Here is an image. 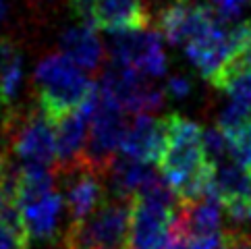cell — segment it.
I'll list each match as a JSON object with an SVG mask.
<instances>
[{"mask_svg":"<svg viewBox=\"0 0 251 249\" xmlns=\"http://www.w3.org/2000/svg\"><path fill=\"white\" fill-rule=\"evenodd\" d=\"M131 226V201L106 198L83 222H71L62 233L65 249H127Z\"/></svg>","mask_w":251,"mask_h":249,"instance_id":"cell-4","label":"cell"},{"mask_svg":"<svg viewBox=\"0 0 251 249\" xmlns=\"http://www.w3.org/2000/svg\"><path fill=\"white\" fill-rule=\"evenodd\" d=\"M166 146V121L156 119L151 114H143V117H135L125 133L121 154L139 160V162H160Z\"/></svg>","mask_w":251,"mask_h":249,"instance_id":"cell-13","label":"cell"},{"mask_svg":"<svg viewBox=\"0 0 251 249\" xmlns=\"http://www.w3.org/2000/svg\"><path fill=\"white\" fill-rule=\"evenodd\" d=\"M228 141H230L232 160H237L239 164H243L245 168L251 171V121L237 133V135H232Z\"/></svg>","mask_w":251,"mask_h":249,"instance_id":"cell-19","label":"cell"},{"mask_svg":"<svg viewBox=\"0 0 251 249\" xmlns=\"http://www.w3.org/2000/svg\"><path fill=\"white\" fill-rule=\"evenodd\" d=\"M98 87L106 98H110L123 110L135 114V117L154 114L162 108L166 100L164 90H160L154 83H148L135 69L116 65V62H112L110 69H106Z\"/></svg>","mask_w":251,"mask_h":249,"instance_id":"cell-5","label":"cell"},{"mask_svg":"<svg viewBox=\"0 0 251 249\" xmlns=\"http://www.w3.org/2000/svg\"><path fill=\"white\" fill-rule=\"evenodd\" d=\"M249 220H251V216H249Z\"/></svg>","mask_w":251,"mask_h":249,"instance_id":"cell-27","label":"cell"},{"mask_svg":"<svg viewBox=\"0 0 251 249\" xmlns=\"http://www.w3.org/2000/svg\"><path fill=\"white\" fill-rule=\"evenodd\" d=\"M222 224V201L216 193H205L193 199H178L173 230L187 239L218 237Z\"/></svg>","mask_w":251,"mask_h":249,"instance_id":"cell-12","label":"cell"},{"mask_svg":"<svg viewBox=\"0 0 251 249\" xmlns=\"http://www.w3.org/2000/svg\"><path fill=\"white\" fill-rule=\"evenodd\" d=\"M173 208L160 206L141 195L131 199V226L127 249H164L175 220Z\"/></svg>","mask_w":251,"mask_h":249,"instance_id":"cell-10","label":"cell"},{"mask_svg":"<svg viewBox=\"0 0 251 249\" xmlns=\"http://www.w3.org/2000/svg\"><path fill=\"white\" fill-rule=\"evenodd\" d=\"M6 206H8V199H6L4 187H2V183H0V218H2V214H4V210H6Z\"/></svg>","mask_w":251,"mask_h":249,"instance_id":"cell-23","label":"cell"},{"mask_svg":"<svg viewBox=\"0 0 251 249\" xmlns=\"http://www.w3.org/2000/svg\"><path fill=\"white\" fill-rule=\"evenodd\" d=\"M203 156H205V162L210 166L216 168L218 164L226 162V156L230 154V141L228 137L222 133V129L218 127H212V129H205L203 131Z\"/></svg>","mask_w":251,"mask_h":249,"instance_id":"cell-18","label":"cell"},{"mask_svg":"<svg viewBox=\"0 0 251 249\" xmlns=\"http://www.w3.org/2000/svg\"><path fill=\"white\" fill-rule=\"evenodd\" d=\"M60 46H62V54L71 62H75L81 71H96L102 65L104 46L94 27L77 25V27L67 29L60 38Z\"/></svg>","mask_w":251,"mask_h":249,"instance_id":"cell-16","label":"cell"},{"mask_svg":"<svg viewBox=\"0 0 251 249\" xmlns=\"http://www.w3.org/2000/svg\"><path fill=\"white\" fill-rule=\"evenodd\" d=\"M62 208H65V199L58 191H50L38 199L25 203V206L17 208L29 241L31 239L33 241H52V239L58 237Z\"/></svg>","mask_w":251,"mask_h":249,"instance_id":"cell-14","label":"cell"},{"mask_svg":"<svg viewBox=\"0 0 251 249\" xmlns=\"http://www.w3.org/2000/svg\"><path fill=\"white\" fill-rule=\"evenodd\" d=\"M222 19L212 4H195L191 0H175L156 17V27L173 46H187Z\"/></svg>","mask_w":251,"mask_h":249,"instance_id":"cell-8","label":"cell"},{"mask_svg":"<svg viewBox=\"0 0 251 249\" xmlns=\"http://www.w3.org/2000/svg\"><path fill=\"white\" fill-rule=\"evenodd\" d=\"M154 176H156V171L150 164L127 158V156H116L110 168L106 171L104 179L108 183L110 198L131 201L135 195L143 191V187Z\"/></svg>","mask_w":251,"mask_h":249,"instance_id":"cell-15","label":"cell"},{"mask_svg":"<svg viewBox=\"0 0 251 249\" xmlns=\"http://www.w3.org/2000/svg\"><path fill=\"white\" fill-rule=\"evenodd\" d=\"M56 181L62 183L65 208L71 222H83L106 201L104 176L92 171L83 162L67 171H54Z\"/></svg>","mask_w":251,"mask_h":249,"instance_id":"cell-9","label":"cell"},{"mask_svg":"<svg viewBox=\"0 0 251 249\" xmlns=\"http://www.w3.org/2000/svg\"><path fill=\"white\" fill-rule=\"evenodd\" d=\"M69 6L81 25L108 33L148 29L151 21L141 0H69Z\"/></svg>","mask_w":251,"mask_h":249,"instance_id":"cell-6","label":"cell"},{"mask_svg":"<svg viewBox=\"0 0 251 249\" xmlns=\"http://www.w3.org/2000/svg\"><path fill=\"white\" fill-rule=\"evenodd\" d=\"M247 2L249 0H212V6L224 23H230L239 19Z\"/></svg>","mask_w":251,"mask_h":249,"instance_id":"cell-20","label":"cell"},{"mask_svg":"<svg viewBox=\"0 0 251 249\" xmlns=\"http://www.w3.org/2000/svg\"><path fill=\"white\" fill-rule=\"evenodd\" d=\"M6 154L21 166H56V124L40 106L8 108L2 119Z\"/></svg>","mask_w":251,"mask_h":249,"instance_id":"cell-3","label":"cell"},{"mask_svg":"<svg viewBox=\"0 0 251 249\" xmlns=\"http://www.w3.org/2000/svg\"><path fill=\"white\" fill-rule=\"evenodd\" d=\"M33 90L42 112L58 123L67 114L83 108L98 85L65 54H50L35 67Z\"/></svg>","mask_w":251,"mask_h":249,"instance_id":"cell-2","label":"cell"},{"mask_svg":"<svg viewBox=\"0 0 251 249\" xmlns=\"http://www.w3.org/2000/svg\"><path fill=\"white\" fill-rule=\"evenodd\" d=\"M4 156H6V152L2 149V146H0V162H2V160H4Z\"/></svg>","mask_w":251,"mask_h":249,"instance_id":"cell-25","label":"cell"},{"mask_svg":"<svg viewBox=\"0 0 251 249\" xmlns=\"http://www.w3.org/2000/svg\"><path fill=\"white\" fill-rule=\"evenodd\" d=\"M212 193L218 195L230 220L241 222L251 216V171L237 160L230 158L216 166Z\"/></svg>","mask_w":251,"mask_h":249,"instance_id":"cell-11","label":"cell"},{"mask_svg":"<svg viewBox=\"0 0 251 249\" xmlns=\"http://www.w3.org/2000/svg\"><path fill=\"white\" fill-rule=\"evenodd\" d=\"M193 90V83H191V79L189 77H185V75H173V77H168V81H166V87H164V92L168 98H175V100H183V98H187L191 94Z\"/></svg>","mask_w":251,"mask_h":249,"instance_id":"cell-21","label":"cell"},{"mask_svg":"<svg viewBox=\"0 0 251 249\" xmlns=\"http://www.w3.org/2000/svg\"><path fill=\"white\" fill-rule=\"evenodd\" d=\"M110 58L116 65L135 69L143 77H160L168 67L162 35L150 27L114 33L110 40Z\"/></svg>","mask_w":251,"mask_h":249,"instance_id":"cell-7","label":"cell"},{"mask_svg":"<svg viewBox=\"0 0 251 249\" xmlns=\"http://www.w3.org/2000/svg\"><path fill=\"white\" fill-rule=\"evenodd\" d=\"M220 249H224V247H220Z\"/></svg>","mask_w":251,"mask_h":249,"instance_id":"cell-28","label":"cell"},{"mask_svg":"<svg viewBox=\"0 0 251 249\" xmlns=\"http://www.w3.org/2000/svg\"><path fill=\"white\" fill-rule=\"evenodd\" d=\"M224 249H251V235L243 228H226L222 233Z\"/></svg>","mask_w":251,"mask_h":249,"instance_id":"cell-22","label":"cell"},{"mask_svg":"<svg viewBox=\"0 0 251 249\" xmlns=\"http://www.w3.org/2000/svg\"><path fill=\"white\" fill-rule=\"evenodd\" d=\"M164 121L166 146L158 162L162 176L176 191L178 199H193L210 193L216 168L205 162L201 127L176 112L164 117Z\"/></svg>","mask_w":251,"mask_h":249,"instance_id":"cell-1","label":"cell"},{"mask_svg":"<svg viewBox=\"0 0 251 249\" xmlns=\"http://www.w3.org/2000/svg\"><path fill=\"white\" fill-rule=\"evenodd\" d=\"M0 104H2V100H0Z\"/></svg>","mask_w":251,"mask_h":249,"instance_id":"cell-26","label":"cell"},{"mask_svg":"<svg viewBox=\"0 0 251 249\" xmlns=\"http://www.w3.org/2000/svg\"><path fill=\"white\" fill-rule=\"evenodd\" d=\"M4 15H6V2L4 0H0V21L4 19Z\"/></svg>","mask_w":251,"mask_h":249,"instance_id":"cell-24","label":"cell"},{"mask_svg":"<svg viewBox=\"0 0 251 249\" xmlns=\"http://www.w3.org/2000/svg\"><path fill=\"white\" fill-rule=\"evenodd\" d=\"M23 83V58L17 44L8 38H0V100L6 108L13 102Z\"/></svg>","mask_w":251,"mask_h":249,"instance_id":"cell-17","label":"cell"}]
</instances>
